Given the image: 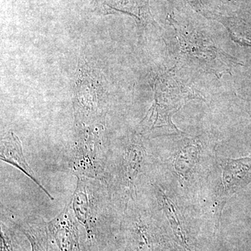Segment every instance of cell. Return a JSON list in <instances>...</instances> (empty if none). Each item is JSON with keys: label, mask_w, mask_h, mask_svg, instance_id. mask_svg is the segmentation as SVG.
I'll return each instance as SVG.
<instances>
[{"label": "cell", "mask_w": 251, "mask_h": 251, "mask_svg": "<svg viewBox=\"0 0 251 251\" xmlns=\"http://www.w3.org/2000/svg\"><path fill=\"white\" fill-rule=\"evenodd\" d=\"M199 151L195 148H186L180 151L175 159V170L181 176H186L197 163Z\"/></svg>", "instance_id": "8fae6325"}, {"label": "cell", "mask_w": 251, "mask_h": 251, "mask_svg": "<svg viewBox=\"0 0 251 251\" xmlns=\"http://www.w3.org/2000/svg\"><path fill=\"white\" fill-rule=\"evenodd\" d=\"M146 150L138 138H128L112 154L108 153L105 184L115 205L125 213L136 198L137 179L146 161Z\"/></svg>", "instance_id": "7a4b0ae2"}, {"label": "cell", "mask_w": 251, "mask_h": 251, "mask_svg": "<svg viewBox=\"0 0 251 251\" xmlns=\"http://www.w3.org/2000/svg\"><path fill=\"white\" fill-rule=\"evenodd\" d=\"M165 232L152 216L128 206L120 220L117 251H168Z\"/></svg>", "instance_id": "277c9868"}, {"label": "cell", "mask_w": 251, "mask_h": 251, "mask_svg": "<svg viewBox=\"0 0 251 251\" xmlns=\"http://www.w3.org/2000/svg\"><path fill=\"white\" fill-rule=\"evenodd\" d=\"M16 223L30 243L31 251H54L55 248L50 234L48 223L44 219L31 217Z\"/></svg>", "instance_id": "ba28073f"}, {"label": "cell", "mask_w": 251, "mask_h": 251, "mask_svg": "<svg viewBox=\"0 0 251 251\" xmlns=\"http://www.w3.org/2000/svg\"><path fill=\"white\" fill-rule=\"evenodd\" d=\"M223 168V185L225 191L232 193L250 181L251 157L240 159L219 158Z\"/></svg>", "instance_id": "9c48e42d"}, {"label": "cell", "mask_w": 251, "mask_h": 251, "mask_svg": "<svg viewBox=\"0 0 251 251\" xmlns=\"http://www.w3.org/2000/svg\"><path fill=\"white\" fill-rule=\"evenodd\" d=\"M168 251H186L182 249V248L177 246L176 247L173 248V249H170Z\"/></svg>", "instance_id": "7c38bea8"}, {"label": "cell", "mask_w": 251, "mask_h": 251, "mask_svg": "<svg viewBox=\"0 0 251 251\" xmlns=\"http://www.w3.org/2000/svg\"><path fill=\"white\" fill-rule=\"evenodd\" d=\"M0 251H31L30 243L16 221L1 214Z\"/></svg>", "instance_id": "30bf717a"}, {"label": "cell", "mask_w": 251, "mask_h": 251, "mask_svg": "<svg viewBox=\"0 0 251 251\" xmlns=\"http://www.w3.org/2000/svg\"><path fill=\"white\" fill-rule=\"evenodd\" d=\"M0 158L5 163H9L16 167L31 180L47 195L48 197L53 201L54 198L51 196L48 190L41 184L40 181L36 177L35 173L28 165L25 157L23 154L22 144L21 140L12 132H9L1 140L0 149Z\"/></svg>", "instance_id": "8992f818"}, {"label": "cell", "mask_w": 251, "mask_h": 251, "mask_svg": "<svg viewBox=\"0 0 251 251\" xmlns=\"http://www.w3.org/2000/svg\"><path fill=\"white\" fill-rule=\"evenodd\" d=\"M71 205L85 232V251H117L120 224L115 204L103 181L77 177Z\"/></svg>", "instance_id": "6da1fadb"}, {"label": "cell", "mask_w": 251, "mask_h": 251, "mask_svg": "<svg viewBox=\"0 0 251 251\" xmlns=\"http://www.w3.org/2000/svg\"><path fill=\"white\" fill-rule=\"evenodd\" d=\"M155 186L158 200L161 201L162 208L171 225L176 244L186 251H195L184 219L179 209L159 186L155 184Z\"/></svg>", "instance_id": "52a82bcc"}, {"label": "cell", "mask_w": 251, "mask_h": 251, "mask_svg": "<svg viewBox=\"0 0 251 251\" xmlns=\"http://www.w3.org/2000/svg\"><path fill=\"white\" fill-rule=\"evenodd\" d=\"M78 224L70 202L48 223L56 251H85Z\"/></svg>", "instance_id": "5b68a950"}, {"label": "cell", "mask_w": 251, "mask_h": 251, "mask_svg": "<svg viewBox=\"0 0 251 251\" xmlns=\"http://www.w3.org/2000/svg\"><path fill=\"white\" fill-rule=\"evenodd\" d=\"M75 136L69 156V168L76 177L105 183L108 153L104 150L102 125H76Z\"/></svg>", "instance_id": "3957f363"}]
</instances>
